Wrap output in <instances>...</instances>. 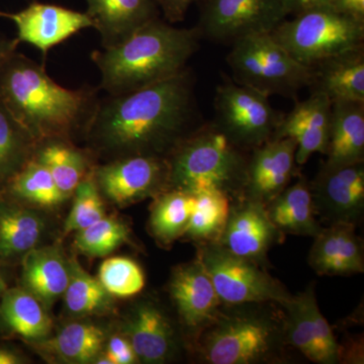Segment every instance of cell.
<instances>
[{
  "instance_id": "obj_1",
  "label": "cell",
  "mask_w": 364,
  "mask_h": 364,
  "mask_svg": "<svg viewBox=\"0 0 364 364\" xmlns=\"http://www.w3.org/2000/svg\"><path fill=\"white\" fill-rule=\"evenodd\" d=\"M189 67L171 77L98 100L85 135L95 149L117 158H167L203 124Z\"/></svg>"
},
{
  "instance_id": "obj_2",
  "label": "cell",
  "mask_w": 364,
  "mask_h": 364,
  "mask_svg": "<svg viewBox=\"0 0 364 364\" xmlns=\"http://www.w3.org/2000/svg\"><path fill=\"white\" fill-rule=\"evenodd\" d=\"M98 100V88L63 87L18 51L0 68V100L36 143L85 133Z\"/></svg>"
},
{
  "instance_id": "obj_3",
  "label": "cell",
  "mask_w": 364,
  "mask_h": 364,
  "mask_svg": "<svg viewBox=\"0 0 364 364\" xmlns=\"http://www.w3.org/2000/svg\"><path fill=\"white\" fill-rule=\"evenodd\" d=\"M202 39L198 26L176 28L161 18L150 21L119 44L91 54L102 75L98 88L122 95L171 77L188 67Z\"/></svg>"
},
{
  "instance_id": "obj_4",
  "label": "cell",
  "mask_w": 364,
  "mask_h": 364,
  "mask_svg": "<svg viewBox=\"0 0 364 364\" xmlns=\"http://www.w3.org/2000/svg\"><path fill=\"white\" fill-rule=\"evenodd\" d=\"M239 149L214 123H203L166 158L168 188L196 196L244 188L248 163Z\"/></svg>"
},
{
  "instance_id": "obj_5",
  "label": "cell",
  "mask_w": 364,
  "mask_h": 364,
  "mask_svg": "<svg viewBox=\"0 0 364 364\" xmlns=\"http://www.w3.org/2000/svg\"><path fill=\"white\" fill-rule=\"evenodd\" d=\"M226 61L235 82L268 97H298L312 83V67L301 63L270 33H252L235 41Z\"/></svg>"
},
{
  "instance_id": "obj_6",
  "label": "cell",
  "mask_w": 364,
  "mask_h": 364,
  "mask_svg": "<svg viewBox=\"0 0 364 364\" xmlns=\"http://www.w3.org/2000/svg\"><path fill=\"white\" fill-rule=\"evenodd\" d=\"M301 63L323 60L364 46V21L321 7L284 20L270 33Z\"/></svg>"
},
{
  "instance_id": "obj_7",
  "label": "cell",
  "mask_w": 364,
  "mask_h": 364,
  "mask_svg": "<svg viewBox=\"0 0 364 364\" xmlns=\"http://www.w3.org/2000/svg\"><path fill=\"white\" fill-rule=\"evenodd\" d=\"M217 86L213 122L238 148L259 147L272 138L284 114L260 91L223 76Z\"/></svg>"
},
{
  "instance_id": "obj_8",
  "label": "cell",
  "mask_w": 364,
  "mask_h": 364,
  "mask_svg": "<svg viewBox=\"0 0 364 364\" xmlns=\"http://www.w3.org/2000/svg\"><path fill=\"white\" fill-rule=\"evenodd\" d=\"M200 260L222 303L241 305L274 301L282 305L289 298L274 279L255 264V261L235 255L226 248L208 247Z\"/></svg>"
},
{
  "instance_id": "obj_9",
  "label": "cell",
  "mask_w": 364,
  "mask_h": 364,
  "mask_svg": "<svg viewBox=\"0 0 364 364\" xmlns=\"http://www.w3.org/2000/svg\"><path fill=\"white\" fill-rule=\"evenodd\" d=\"M203 39L231 45L252 33H272L286 20L282 0H200Z\"/></svg>"
},
{
  "instance_id": "obj_10",
  "label": "cell",
  "mask_w": 364,
  "mask_h": 364,
  "mask_svg": "<svg viewBox=\"0 0 364 364\" xmlns=\"http://www.w3.org/2000/svg\"><path fill=\"white\" fill-rule=\"evenodd\" d=\"M93 177L100 193L117 205H130L168 188L166 158L133 155L95 167Z\"/></svg>"
},
{
  "instance_id": "obj_11",
  "label": "cell",
  "mask_w": 364,
  "mask_h": 364,
  "mask_svg": "<svg viewBox=\"0 0 364 364\" xmlns=\"http://www.w3.org/2000/svg\"><path fill=\"white\" fill-rule=\"evenodd\" d=\"M274 326L253 316L220 321L208 333L203 355L213 364H250L262 360L274 344Z\"/></svg>"
},
{
  "instance_id": "obj_12",
  "label": "cell",
  "mask_w": 364,
  "mask_h": 364,
  "mask_svg": "<svg viewBox=\"0 0 364 364\" xmlns=\"http://www.w3.org/2000/svg\"><path fill=\"white\" fill-rule=\"evenodd\" d=\"M0 16L14 21L16 39L40 50L44 56L54 48L85 28H93L86 13L55 4L33 1L26 9Z\"/></svg>"
},
{
  "instance_id": "obj_13",
  "label": "cell",
  "mask_w": 364,
  "mask_h": 364,
  "mask_svg": "<svg viewBox=\"0 0 364 364\" xmlns=\"http://www.w3.org/2000/svg\"><path fill=\"white\" fill-rule=\"evenodd\" d=\"M282 305L289 312L287 337L291 344L313 363H336L341 353L340 346L318 309L313 289L294 298L289 296Z\"/></svg>"
},
{
  "instance_id": "obj_14",
  "label": "cell",
  "mask_w": 364,
  "mask_h": 364,
  "mask_svg": "<svg viewBox=\"0 0 364 364\" xmlns=\"http://www.w3.org/2000/svg\"><path fill=\"white\" fill-rule=\"evenodd\" d=\"M331 114V100L323 93L311 92L284 114L272 139H293L296 143V165L303 166L316 153L327 152Z\"/></svg>"
},
{
  "instance_id": "obj_15",
  "label": "cell",
  "mask_w": 364,
  "mask_h": 364,
  "mask_svg": "<svg viewBox=\"0 0 364 364\" xmlns=\"http://www.w3.org/2000/svg\"><path fill=\"white\" fill-rule=\"evenodd\" d=\"M296 152L291 138L270 139L254 149L244 184L253 200L272 202L287 188L296 168Z\"/></svg>"
},
{
  "instance_id": "obj_16",
  "label": "cell",
  "mask_w": 364,
  "mask_h": 364,
  "mask_svg": "<svg viewBox=\"0 0 364 364\" xmlns=\"http://www.w3.org/2000/svg\"><path fill=\"white\" fill-rule=\"evenodd\" d=\"M170 294L182 322L191 329L214 322L222 303L200 259L176 270L170 282Z\"/></svg>"
},
{
  "instance_id": "obj_17",
  "label": "cell",
  "mask_w": 364,
  "mask_h": 364,
  "mask_svg": "<svg viewBox=\"0 0 364 364\" xmlns=\"http://www.w3.org/2000/svg\"><path fill=\"white\" fill-rule=\"evenodd\" d=\"M85 11L100 35L102 48L123 42L146 23L160 18L155 0H85Z\"/></svg>"
},
{
  "instance_id": "obj_18",
  "label": "cell",
  "mask_w": 364,
  "mask_h": 364,
  "mask_svg": "<svg viewBox=\"0 0 364 364\" xmlns=\"http://www.w3.org/2000/svg\"><path fill=\"white\" fill-rule=\"evenodd\" d=\"M311 92H320L332 102H364V46L335 55L312 67Z\"/></svg>"
},
{
  "instance_id": "obj_19",
  "label": "cell",
  "mask_w": 364,
  "mask_h": 364,
  "mask_svg": "<svg viewBox=\"0 0 364 364\" xmlns=\"http://www.w3.org/2000/svg\"><path fill=\"white\" fill-rule=\"evenodd\" d=\"M310 253V264L318 274L344 275L363 272L360 239L350 222L335 223L320 231Z\"/></svg>"
},
{
  "instance_id": "obj_20",
  "label": "cell",
  "mask_w": 364,
  "mask_h": 364,
  "mask_svg": "<svg viewBox=\"0 0 364 364\" xmlns=\"http://www.w3.org/2000/svg\"><path fill=\"white\" fill-rule=\"evenodd\" d=\"M261 205L263 203L252 200L229 215L221 235L223 247L252 261L265 255L277 229Z\"/></svg>"
},
{
  "instance_id": "obj_21",
  "label": "cell",
  "mask_w": 364,
  "mask_h": 364,
  "mask_svg": "<svg viewBox=\"0 0 364 364\" xmlns=\"http://www.w3.org/2000/svg\"><path fill=\"white\" fill-rule=\"evenodd\" d=\"M314 189L321 203L338 218V222H348L363 207V162L339 166L325 164Z\"/></svg>"
},
{
  "instance_id": "obj_22",
  "label": "cell",
  "mask_w": 364,
  "mask_h": 364,
  "mask_svg": "<svg viewBox=\"0 0 364 364\" xmlns=\"http://www.w3.org/2000/svg\"><path fill=\"white\" fill-rule=\"evenodd\" d=\"M70 267L58 247L33 248L23 260V289L44 306H52L65 293Z\"/></svg>"
},
{
  "instance_id": "obj_23",
  "label": "cell",
  "mask_w": 364,
  "mask_h": 364,
  "mask_svg": "<svg viewBox=\"0 0 364 364\" xmlns=\"http://www.w3.org/2000/svg\"><path fill=\"white\" fill-rule=\"evenodd\" d=\"M326 165L363 162L364 102H332L331 126Z\"/></svg>"
},
{
  "instance_id": "obj_24",
  "label": "cell",
  "mask_w": 364,
  "mask_h": 364,
  "mask_svg": "<svg viewBox=\"0 0 364 364\" xmlns=\"http://www.w3.org/2000/svg\"><path fill=\"white\" fill-rule=\"evenodd\" d=\"M33 158L49 170L65 198L95 169L85 151L72 145L68 139L52 138L37 143Z\"/></svg>"
},
{
  "instance_id": "obj_25",
  "label": "cell",
  "mask_w": 364,
  "mask_h": 364,
  "mask_svg": "<svg viewBox=\"0 0 364 364\" xmlns=\"http://www.w3.org/2000/svg\"><path fill=\"white\" fill-rule=\"evenodd\" d=\"M128 336L136 358L144 363H162L168 356L172 330L156 306L142 305L136 309L129 322Z\"/></svg>"
},
{
  "instance_id": "obj_26",
  "label": "cell",
  "mask_w": 364,
  "mask_h": 364,
  "mask_svg": "<svg viewBox=\"0 0 364 364\" xmlns=\"http://www.w3.org/2000/svg\"><path fill=\"white\" fill-rule=\"evenodd\" d=\"M0 320L21 338L41 340L51 331L52 321L39 299L25 289H6L0 298Z\"/></svg>"
},
{
  "instance_id": "obj_27",
  "label": "cell",
  "mask_w": 364,
  "mask_h": 364,
  "mask_svg": "<svg viewBox=\"0 0 364 364\" xmlns=\"http://www.w3.org/2000/svg\"><path fill=\"white\" fill-rule=\"evenodd\" d=\"M272 202V207L267 214L277 230L313 236L320 232L314 214L312 186L305 177L301 176Z\"/></svg>"
},
{
  "instance_id": "obj_28",
  "label": "cell",
  "mask_w": 364,
  "mask_h": 364,
  "mask_svg": "<svg viewBox=\"0 0 364 364\" xmlns=\"http://www.w3.org/2000/svg\"><path fill=\"white\" fill-rule=\"evenodd\" d=\"M43 227L42 220L32 210L0 203V257H16L32 250Z\"/></svg>"
},
{
  "instance_id": "obj_29",
  "label": "cell",
  "mask_w": 364,
  "mask_h": 364,
  "mask_svg": "<svg viewBox=\"0 0 364 364\" xmlns=\"http://www.w3.org/2000/svg\"><path fill=\"white\" fill-rule=\"evenodd\" d=\"M105 333L88 323L66 325L53 339L44 342L46 350L68 363H88L97 358L105 343Z\"/></svg>"
},
{
  "instance_id": "obj_30",
  "label": "cell",
  "mask_w": 364,
  "mask_h": 364,
  "mask_svg": "<svg viewBox=\"0 0 364 364\" xmlns=\"http://www.w3.org/2000/svg\"><path fill=\"white\" fill-rule=\"evenodd\" d=\"M37 143L0 100V184L32 159Z\"/></svg>"
},
{
  "instance_id": "obj_31",
  "label": "cell",
  "mask_w": 364,
  "mask_h": 364,
  "mask_svg": "<svg viewBox=\"0 0 364 364\" xmlns=\"http://www.w3.org/2000/svg\"><path fill=\"white\" fill-rule=\"evenodd\" d=\"M195 205V196L178 189L160 195L150 219L155 237L163 243H170L184 234Z\"/></svg>"
},
{
  "instance_id": "obj_32",
  "label": "cell",
  "mask_w": 364,
  "mask_h": 364,
  "mask_svg": "<svg viewBox=\"0 0 364 364\" xmlns=\"http://www.w3.org/2000/svg\"><path fill=\"white\" fill-rule=\"evenodd\" d=\"M6 183L16 198L43 207H53L66 198L49 170L33 158Z\"/></svg>"
},
{
  "instance_id": "obj_33",
  "label": "cell",
  "mask_w": 364,
  "mask_h": 364,
  "mask_svg": "<svg viewBox=\"0 0 364 364\" xmlns=\"http://www.w3.org/2000/svg\"><path fill=\"white\" fill-rule=\"evenodd\" d=\"M69 267L70 279L63 296L72 315H91L111 305L112 296L98 279L91 277L74 258L69 261Z\"/></svg>"
},
{
  "instance_id": "obj_34",
  "label": "cell",
  "mask_w": 364,
  "mask_h": 364,
  "mask_svg": "<svg viewBox=\"0 0 364 364\" xmlns=\"http://www.w3.org/2000/svg\"><path fill=\"white\" fill-rule=\"evenodd\" d=\"M196 205L184 234L196 240L221 237L230 215L226 193L208 191L196 195Z\"/></svg>"
},
{
  "instance_id": "obj_35",
  "label": "cell",
  "mask_w": 364,
  "mask_h": 364,
  "mask_svg": "<svg viewBox=\"0 0 364 364\" xmlns=\"http://www.w3.org/2000/svg\"><path fill=\"white\" fill-rule=\"evenodd\" d=\"M129 228L121 220L104 217L77 232L76 248L90 257L109 255L129 239Z\"/></svg>"
},
{
  "instance_id": "obj_36",
  "label": "cell",
  "mask_w": 364,
  "mask_h": 364,
  "mask_svg": "<svg viewBox=\"0 0 364 364\" xmlns=\"http://www.w3.org/2000/svg\"><path fill=\"white\" fill-rule=\"evenodd\" d=\"M98 280L105 291L117 298H130L142 291L145 277L135 261L126 257H112L100 265Z\"/></svg>"
},
{
  "instance_id": "obj_37",
  "label": "cell",
  "mask_w": 364,
  "mask_h": 364,
  "mask_svg": "<svg viewBox=\"0 0 364 364\" xmlns=\"http://www.w3.org/2000/svg\"><path fill=\"white\" fill-rule=\"evenodd\" d=\"M73 193L75 198L64 227L66 234L85 229L105 217L104 202L92 173L78 184Z\"/></svg>"
},
{
  "instance_id": "obj_38",
  "label": "cell",
  "mask_w": 364,
  "mask_h": 364,
  "mask_svg": "<svg viewBox=\"0 0 364 364\" xmlns=\"http://www.w3.org/2000/svg\"><path fill=\"white\" fill-rule=\"evenodd\" d=\"M136 359L138 358L130 341L123 337L114 336L109 340L105 356L98 358L97 363L131 364L135 363Z\"/></svg>"
},
{
  "instance_id": "obj_39",
  "label": "cell",
  "mask_w": 364,
  "mask_h": 364,
  "mask_svg": "<svg viewBox=\"0 0 364 364\" xmlns=\"http://www.w3.org/2000/svg\"><path fill=\"white\" fill-rule=\"evenodd\" d=\"M163 18L168 23H181L186 18L189 7L200 0H155Z\"/></svg>"
},
{
  "instance_id": "obj_40",
  "label": "cell",
  "mask_w": 364,
  "mask_h": 364,
  "mask_svg": "<svg viewBox=\"0 0 364 364\" xmlns=\"http://www.w3.org/2000/svg\"><path fill=\"white\" fill-rule=\"evenodd\" d=\"M327 7L335 13L364 21V0H331Z\"/></svg>"
},
{
  "instance_id": "obj_41",
  "label": "cell",
  "mask_w": 364,
  "mask_h": 364,
  "mask_svg": "<svg viewBox=\"0 0 364 364\" xmlns=\"http://www.w3.org/2000/svg\"><path fill=\"white\" fill-rule=\"evenodd\" d=\"M331 0H282L284 13L287 16L298 14L329 6Z\"/></svg>"
},
{
  "instance_id": "obj_42",
  "label": "cell",
  "mask_w": 364,
  "mask_h": 364,
  "mask_svg": "<svg viewBox=\"0 0 364 364\" xmlns=\"http://www.w3.org/2000/svg\"><path fill=\"white\" fill-rule=\"evenodd\" d=\"M18 42L16 38L14 39H4V38H0V68L2 65L11 58V55L16 52L18 50Z\"/></svg>"
},
{
  "instance_id": "obj_43",
  "label": "cell",
  "mask_w": 364,
  "mask_h": 364,
  "mask_svg": "<svg viewBox=\"0 0 364 364\" xmlns=\"http://www.w3.org/2000/svg\"><path fill=\"white\" fill-rule=\"evenodd\" d=\"M21 358L16 352L11 349L0 347V364H18L21 363Z\"/></svg>"
},
{
  "instance_id": "obj_44",
  "label": "cell",
  "mask_w": 364,
  "mask_h": 364,
  "mask_svg": "<svg viewBox=\"0 0 364 364\" xmlns=\"http://www.w3.org/2000/svg\"><path fill=\"white\" fill-rule=\"evenodd\" d=\"M7 289L6 282H4V277L0 274V298H1L2 294H4Z\"/></svg>"
}]
</instances>
